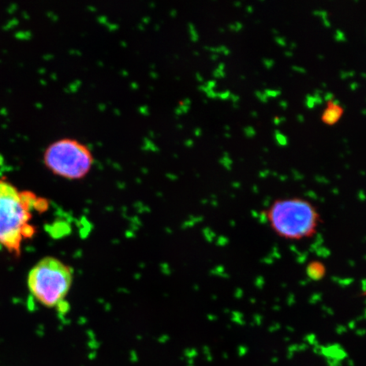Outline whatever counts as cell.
Listing matches in <instances>:
<instances>
[{"label":"cell","instance_id":"cell-1","mask_svg":"<svg viewBox=\"0 0 366 366\" xmlns=\"http://www.w3.org/2000/svg\"><path fill=\"white\" fill-rule=\"evenodd\" d=\"M28 192H20L7 181L0 180V246L19 256L22 242L35 233L30 224L31 209L37 205L47 209L48 204Z\"/></svg>","mask_w":366,"mask_h":366},{"label":"cell","instance_id":"cell-2","mask_svg":"<svg viewBox=\"0 0 366 366\" xmlns=\"http://www.w3.org/2000/svg\"><path fill=\"white\" fill-rule=\"evenodd\" d=\"M264 218L278 237L300 242L314 237L321 223L320 213L305 198H278L264 210Z\"/></svg>","mask_w":366,"mask_h":366},{"label":"cell","instance_id":"cell-3","mask_svg":"<svg viewBox=\"0 0 366 366\" xmlns=\"http://www.w3.org/2000/svg\"><path fill=\"white\" fill-rule=\"evenodd\" d=\"M73 270L55 257H45L30 271L28 288L44 307L62 308L73 283Z\"/></svg>","mask_w":366,"mask_h":366},{"label":"cell","instance_id":"cell-4","mask_svg":"<svg viewBox=\"0 0 366 366\" xmlns=\"http://www.w3.org/2000/svg\"><path fill=\"white\" fill-rule=\"evenodd\" d=\"M95 158L88 144L73 137H63L48 145L43 153V164L54 175L69 181L86 178L94 165Z\"/></svg>","mask_w":366,"mask_h":366},{"label":"cell","instance_id":"cell-5","mask_svg":"<svg viewBox=\"0 0 366 366\" xmlns=\"http://www.w3.org/2000/svg\"><path fill=\"white\" fill-rule=\"evenodd\" d=\"M343 112V109L340 106L338 101L332 99L327 103V107L321 115V120L326 125H332L338 122Z\"/></svg>","mask_w":366,"mask_h":366},{"label":"cell","instance_id":"cell-6","mask_svg":"<svg viewBox=\"0 0 366 366\" xmlns=\"http://www.w3.org/2000/svg\"><path fill=\"white\" fill-rule=\"evenodd\" d=\"M326 264L319 260H312L306 265L305 273L308 278L314 282H319L326 277Z\"/></svg>","mask_w":366,"mask_h":366},{"label":"cell","instance_id":"cell-7","mask_svg":"<svg viewBox=\"0 0 366 366\" xmlns=\"http://www.w3.org/2000/svg\"><path fill=\"white\" fill-rule=\"evenodd\" d=\"M275 138L277 140L279 144L282 145V146H285V145L287 144V139H286V137L283 134H282L280 132H275Z\"/></svg>","mask_w":366,"mask_h":366},{"label":"cell","instance_id":"cell-8","mask_svg":"<svg viewBox=\"0 0 366 366\" xmlns=\"http://www.w3.org/2000/svg\"><path fill=\"white\" fill-rule=\"evenodd\" d=\"M364 295H366V291H364Z\"/></svg>","mask_w":366,"mask_h":366}]
</instances>
